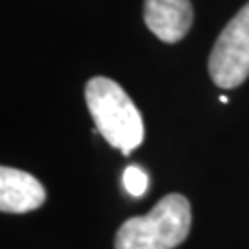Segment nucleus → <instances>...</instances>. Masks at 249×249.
<instances>
[{"label":"nucleus","instance_id":"obj_6","mask_svg":"<svg viewBox=\"0 0 249 249\" xmlns=\"http://www.w3.org/2000/svg\"><path fill=\"white\" fill-rule=\"evenodd\" d=\"M122 181H124L125 192L131 197L144 196L146 190H148V183H150L148 174H146L141 166H135V164H131V166H127V168L124 170Z\"/></svg>","mask_w":249,"mask_h":249},{"label":"nucleus","instance_id":"obj_7","mask_svg":"<svg viewBox=\"0 0 249 249\" xmlns=\"http://www.w3.org/2000/svg\"><path fill=\"white\" fill-rule=\"evenodd\" d=\"M220 102H222V104H229V98H227V96H220Z\"/></svg>","mask_w":249,"mask_h":249},{"label":"nucleus","instance_id":"obj_5","mask_svg":"<svg viewBox=\"0 0 249 249\" xmlns=\"http://www.w3.org/2000/svg\"><path fill=\"white\" fill-rule=\"evenodd\" d=\"M46 192L39 179L24 170L0 168V211L24 214L45 203Z\"/></svg>","mask_w":249,"mask_h":249},{"label":"nucleus","instance_id":"obj_4","mask_svg":"<svg viewBox=\"0 0 249 249\" xmlns=\"http://www.w3.org/2000/svg\"><path fill=\"white\" fill-rule=\"evenodd\" d=\"M194 20L190 0H144V22L164 43H178Z\"/></svg>","mask_w":249,"mask_h":249},{"label":"nucleus","instance_id":"obj_3","mask_svg":"<svg viewBox=\"0 0 249 249\" xmlns=\"http://www.w3.org/2000/svg\"><path fill=\"white\" fill-rule=\"evenodd\" d=\"M209 72L220 89H234L249 78V2L216 39Z\"/></svg>","mask_w":249,"mask_h":249},{"label":"nucleus","instance_id":"obj_1","mask_svg":"<svg viewBox=\"0 0 249 249\" xmlns=\"http://www.w3.org/2000/svg\"><path fill=\"white\" fill-rule=\"evenodd\" d=\"M85 102L98 133L113 148L129 155L144 141L141 111L116 81L96 76L85 85Z\"/></svg>","mask_w":249,"mask_h":249},{"label":"nucleus","instance_id":"obj_2","mask_svg":"<svg viewBox=\"0 0 249 249\" xmlns=\"http://www.w3.org/2000/svg\"><path fill=\"white\" fill-rule=\"evenodd\" d=\"M190 203L181 194H168L146 216L125 220L115 236V249H174L190 231Z\"/></svg>","mask_w":249,"mask_h":249}]
</instances>
